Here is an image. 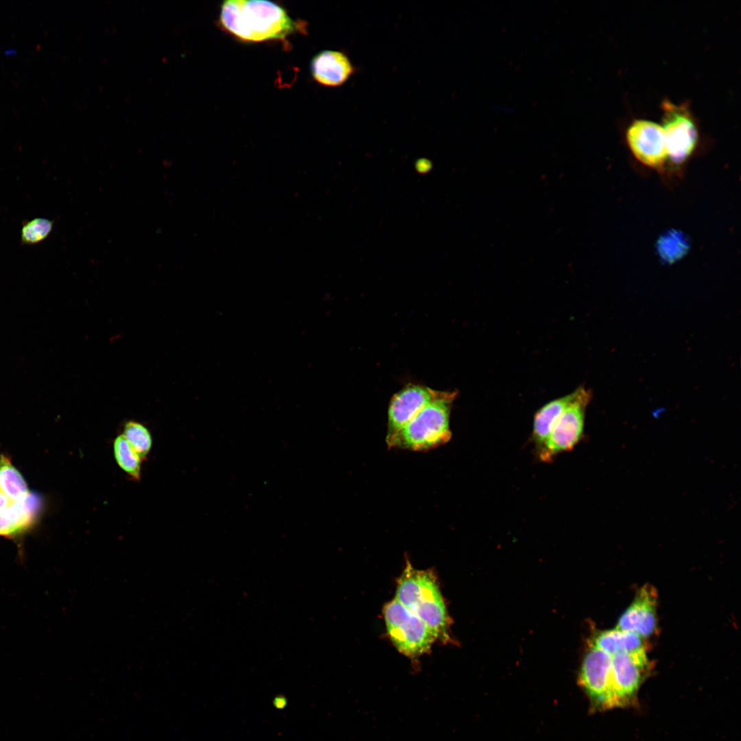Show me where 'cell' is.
<instances>
[{
	"instance_id": "cell-1",
	"label": "cell",
	"mask_w": 741,
	"mask_h": 741,
	"mask_svg": "<svg viewBox=\"0 0 741 741\" xmlns=\"http://www.w3.org/2000/svg\"><path fill=\"white\" fill-rule=\"evenodd\" d=\"M220 20L228 32L252 42L284 38L296 27L283 8L261 0L225 1Z\"/></svg>"
},
{
	"instance_id": "cell-2",
	"label": "cell",
	"mask_w": 741,
	"mask_h": 741,
	"mask_svg": "<svg viewBox=\"0 0 741 741\" xmlns=\"http://www.w3.org/2000/svg\"><path fill=\"white\" fill-rule=\"evenodd\" d=\"M456 391H440L415 417L397 432L386 437L389 449L429 451L451 438L450 414Z\"/></svg>"
},
{
	"instance_id": "cell-3",
	"label": "cell",
	"mask_w": 741,
	"mask_h": 741,
	"mask_svg": "<svg viewBox=\"0 0 741 741\" xmlns=\"http://www.w3.org/2000/svg\"><path fill=\"white\" fill-rule=\"evenodd\" d=\"M395 598L420 618L437 638L448 637L449 619L432 572L408 563L398 580Z\"/></svg>"
},
{
	"instance_id": "cell-4",
	"label": "cell",
	"mask_w": 741,
	"mask_h": 741,
	"mask_svg": "<svg viewBox=\"0 0 741 741\" xmlns=\"http://www.w3.org/2000/svg\"><path fill=\"white\" fill-rule=\"evenodd\" d=\"M384 615L390 638L402 654L415 657L427 652L437 639L432 630L396 598L386 604Z\"/></svg>"
},
{
	"instance_id": "cell-5",
	"label": "cell",
	"mask_w": 741,
	"mask_h": 741,
	"mask_svg": "<svg viewBox=\"0 0 741 741\" xmlns=\"http://www.w3.org/2000/svg\"><path fill=\"white\" fill-rule=\"evenodd\" d=\"M576 391L575 399L555 422L545 442L537 451L540 461L550 462L559 454L572 450L581 440L585 411L592 395L591 390L584 386H580Z\"/></svg>"
},
{
	"instance_id": "cell-6",
	"label": "cell",
	"mask_w": 741,
	"mask_h": 741,
	"mask_svg": "<svg viewBox=\"0 0 741 741\" xmlns=\"http://www.w3.org/2000/svg\"><path fill=\"white\" fill-rule=\"evenodd\" d=\"M651 669L646 648L611 656V683L613 708L636 705L639 688Z\"/></svg>"
},
{
	"instance_id": "cell-7",
	"label": "cell",
	"mask_w": 741,
	"mask_h": 741,
	"mask_svg": "<svg viewBox=\"0 0 741 741\" xmlns=\"http://www.w3.org/2000/svg\"><path fill=\"white\" fill-rule=\"evenodd\" d=\"M668 158L675 164L684 162L693 153L698 139L697 125L686 104H676L668 99L661 104Z\"/></svg>"
},
{
	"instance_id": "cell-8",
	"label": "cell",
	"mask_w": 741,
	"mask_h": 741,
	"mask_svg": "<svg viewBox=\"0 0 741 741\" xmlns=\"http://www.w3.org/2000/svg\"><path fill=\"white\" fill-rule=\"evenodd\" d=\"M611 656L590 645L579 671L578 682L586 694L591 712L613 708L611 683Z\"/></svg>"
},
{
	"instance_id": "cell-9",
	"label": "cell",
	"mask_w": 741,
	"mask_h": 741,
	"mask_svg": "<svg viewBox=\"0 0 741 741\" xmlns=\"http://www.w3.org/2000/svg\"><path fill=\"white\" fill-rule=\"evenodd\" d=\"M626 139L633 154L648 167H661L668 158L661 124L648 119H635L628 127Z\"/></svg>"
},
{
	"instance_id": "cell-10",
	"label": "cell",
	"mask_w": 741,
	"mask_h": 741,
	"mask_svg": "<svg viewBox=\"0 0 741 741\" xmlns=\"http://www.w3.org/2000/svg\"><path fill=\"white\" fill-rule=\"evenodd\" d=\"M440 392L424 385L410 384L395 393L388 405L386 436L403 428Z\"/></svg>"
},
{
	"instance_id": "cell-11",
	"label": "cell",
	"mask_w": 741,
	"mask_h": 741,
	"mask_svg": "<svg viewBox=\"0 0 741 741\" xmlns=\"http://www.w3.org/2000/svg\"><path fill=\"white\" fill-rule=\"evenodd\" d=\"M657 604L655 589L648 585H644L619 618L616 628L643 638L651 635L657 626Z\"/></svg>"
},
{
	"instance_id": "cell-12",
	"label": "cell",
	"mask_w": 741,
	"mask_h": 741,
	"mask_svg": "<svg viewBox=\"0 0 741 741\" xmlns=\"http://www.w3.org/2000/svg\"><path fill=\"white\" fill-rule=\"evenodd\" d=\"M311 71L315 80L320 84L338 86L356 72V68L346 54L340 51L325 50L313 58Z\"/></svg>"
},
{
	"instance_id": "cell-13",
	"label": "cell",
	"mask_w": 741,
	"mask_h": 741,
	"mask_svg": "<svg viewBox=\"0 0 741 741\" xmlns=\"http://www.w3.org/2000/svg\"><path fill=\"white\" fill-rule=\"evenodd\" d=\"M576 390L549 401L535 413L531 440L536 452L545 442L555 422L576 398Z\"/></svg>"
},
{
	"instance_id": "cell-14",
	"label": "cell",
	"mask_w": 741,
	"mask_h": 741,
	"mask_svg": "<svg viewBox=\"0 0 741 741\" xmlns=\"http://www.w3.org/2000/svg\"><path fill=\"white\" fill-rule=\"evenodd\" d=\"M38 504V499L29 493L0 511V535H11L27 528L33 520Z\"/></svg>"
},
{
	"instance_id": "cell-15",
	"label": "cell",
	"mask_w": 741,
	"mask_h": 741,
	"mask_svg": "<svg viewBox=\"0 0 741 741\" xmlns=\"http://www.w3.org/2000/svg\"><path fill=\"white\" fill-rule=\"evenodd\" d=\"M591 645L611 656L646 648L644 638L618 628L598 633L593 637Z\"/></svg>"
},
{
	"instance_id": "cell-16",
	"label": "cell",
	"mask_w": 741,
	"mask_h": 741,
	"mask_svg": "<svg viewBox=\"0 0 741 741\" xmlns=\"http://www.w3.org/2000/svg\"><path fill=\"white\" fill-rule=\"evenodd\" d=\"M656 248L663 262L673 263L686 255L690 248V242L681 231L670 230L659 237Z\"/></svg>"
},
{
	"instance_id": "cell-17",
	"label": "cell",
	"mask_w": 741,
	"mask_h": 741,
	"mask_svg": "<svg viewBox=\"0 0 741 741\" xmlns=\"http://www.w3.org/2000/svg\"><path fill=\"white\" fill-rule=\"evenodd\" d=\"M0 491L12 502L20 500L30 493L21 475L4 456L0 457Z\"/></svg>"
},
{
	"instance_id": "cell-18",
	"label": "cell",
	"mask_w": 741,
	"mask_h": 741,
	"mask_svg": "<svg viewBox=\"0 0 741 741\" xmlns=\"http://www.w3.org/2000/svg\"><path fill=\"white\" fill-rule=\"evenodd\" d=\"M113 454L118 466L128 475L135 480L141 478V458L131 448L122 434L118 435L113 442Z\"/></svg>"
},
{
	"instance_id": "cell-19",
	"label": "cell",
	"mask_w": 741,
	"mask_h": 741,
	"mask_svg": "<svg viewBox=\"0 0 741 741\" xmlns=\"http://www.w3.org/2000/svg\"><path fill=\"white\" fill-rule=\"evenodd\" d=\"M121 434L141 460L148 456L153 441L152 434L146 426L140 422L130 420L124 423Z\"/></svg>"
},
{
	"instance_id": "cell-20",
	"label": "cell",
	"mask_w": 741,
	"mask_h": 741,
	"mask_svg": "<svg viewBox=\"0 0 741 741\" xmlns=\"http://www.w3.org/2000/svg\"><path fill=\"white\" fill-rule=\"evenodd\" d=\"M53 228L50 220L37 217L25 224L21 230V241L26 244H35L45 239Z\"/></svg>"
},
{
	"instance_id": "cell-21",
	"label": "cell",
	"mask_w": 741,
	"mask_h": 741,
	"mask_svg": "<svg viewBox=\"0 0 741 741\" xmlns=\"http://www.w3.org/2000/svg\"><path fill=\"white\" fill-rule=\"evenodd\" d=\"M12 502L0 491V511L7 508Z\"/></svg>"
}]
</instances>
